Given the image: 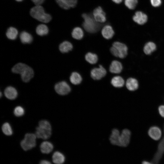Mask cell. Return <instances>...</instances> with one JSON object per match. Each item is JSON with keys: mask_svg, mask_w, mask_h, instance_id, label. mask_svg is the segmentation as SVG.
Here are the masks:
<instances>
[{"mask_svg": "<svg viewBox=\"0 0 164 164\" xmlns=\"http://www.w3.org/2000/svg\"><path fill=\"white\" fill-rule=\"evenodd\" d=\"M82 17L84 21L81 25L86 31L90 33H94L98 31L103 25L97 22L94 19L92 12L83 13Z\"/></svg>", "mask_w": 164, "mask_h": 164, "instance_id": "6da1fadb", "label": "cell"}, {"mask_svg": "<svg viewBox=\"0 0 164 164\" xmlns=\"http://www.w3.org/2000/svg\"><path fill=\"white\" fill-rule=\"evenodd\" d=\"M12 71L14 73L20 74L22 80L25 82L29 81L34 75L32 68L22 63L15 64L12 68Z\"/></svg>", "mask_w": 164, "mask_h": 164, "instance_id": "7a4b0ae2", "label": "cell"}, {"mask_svg": "<svg viewBox=\"0 0 164 164\" xmlns=\"http://www.w3.org/2000/svg\"><path fill=\"white\" fill-rule=\"evenodd\" d=\"M31 16L37 20L44 23L49 22L52 19L51 15L45 12L41 5H36L30 10Z\"/></svg>", "mask_w": 164, "mask_h": 164, "instance_id": "3957f363", "label": "cell"}, {"mask_svg": "<svg viewBox=\"0 0 164 164\" xmlns=\"http://www.w3.org/2000/svg\"><path fill=\"white\" fill-rule=\"evenodd\" d=\"M52 128L50 122L46 120H42L36 128L35 135L38 138L43 139L49 138L51 135Z\"/></svg>", "mask_w": 164, "mask_h": 164, "instance_id": "277c9868", "label": "cell"}, {"mask_svg": "<svg viewBox=\"0 0 164 164\" xmlns=\"http://www.w3.org/2000/svg\"><path fill=\"white\" fill-rule=\"evenodd\" d=\"M110 50L113 56L121 59L125 57L128 53L127 46L124 43L118 41L114 42Z\"/></svg>", "mask_w": 164, "mask_h": 164, "instance_id": "5b68a950", "label": "cell"}, {"mask_svg": "<svg viewBox=\"0 0 164 164\" xmlns=\"http://www.w3.org/2000/svg\"><path fill=\"white\" fill-rule=\"evenodd\" d=\"M36 136L35 134L28 133L25 134L24 138L20 142V145L24 151L34 148L36 145Z\"/></svg>", "mask_w": 164, "mask_h": 164, "instance_id": "8992f818", "label": "cell"}, {"mask_svg": "<svg viewBox=\"0 0 164 164\" xmlns=\"http://www.w3.org/2000/svg\"><path fill=\"white\" fill-rule=\"evenodd\" d=\"M92 14L94 19L97 22L102 23L106 22V13L101 6L95 8L92 12Z\"/></svg>", "mask_w": 164, "mask_h": 164, "instance_id": "52a82bcc", "label": "cell"}, {"mask_svg": "<svg viewBox=\"0 0 164 164\" xmlns=\"http://www.w3.org/2000/svg\"><path fill=\"white\" fill-rule=\"evenodd\" d=\"M131 133L128 129H123L120 133L118 146L126 147L129 145L131 139Z\"/></svg>", "mask_w": 164, "mask_h": 164, "instance_id": "ba28073f", "label": "cell"}, {"mask_svg": "<svg viewBox=\"0 0 164 164\" xmlns=\"http://www.w3.org/2000/svg\"><path fill=\"white\" fill-rule=\"evenodd\" d=\"M106 70L101 65H100L98 67L92 69L90 72L91 77L95 80H99L101 79L106 76Z\"/></svg>", "mask_w": 164, "mask_h": 164, "instance_id": "9c48e42d", "label": "cell"}, {"mask_svg": "<svg viewBox=\"0 0 164 164\" xmlns=\"http://www.w3.org/2000/svg\"><path fill=\"white\" fill-rule=\"evenodd\" d=\"M56 92L58 94L64 95L68 94L71 91L69 85L65 81H62L56 84L54 86Z\"/></svg>", "mask_w": 164, "mask_h": 164, "instance_id": "30bf717a", "label": "cell"}, {"mask_svg": "<svg viewBox=\"0 0 164 164\" xmlns=\"http://www.w3.org/2000/svg\"><path fill=\"white\" fill-rule=\"evenodd\" d=\"M148 134L151 138L155 141H158L161 138L162 133L159 127L154 126L151 127L149 128Z\"/></svg>", "mask_w": 164, "mask_h": 164, "instance_id": "8fae6325", "label": "cell"}, {"mask_svg": "<svg viewBox=\"0 0 164 164\" xmlns=\"http://www.w3.org/2000/svg\"><path fill=\"white\" fill-rule=\"evenodd\" d=\"M101 34L105 39H111L114 34V31L112 27L110 25H105L102 28Z\"/></svg>", "mask_w": 164, "mask_h": 164, "instance_id": "7c38bea8", "label": "cell"}, {"mask_svg": "<svg viewBox=\"0 0 164 164\" xmlns=\"http://www.w3.org/2000/svg\"><path fill=\"white\" fill-rule=\"evenodd\" d=\"M123 69L121 63L118 61H112L109 67L110 72L113 73L118 74L121 73Z\"/></svg>", "mask_w": 164, "mask_h": 164, "instance_id": "4fadbf2b", "label": "cell"}, {"mask_svg": "<svg viewBox=\"0 0 164 164\" xmlns=\"http://www.w3.org/2000/svg\"><path fill=\"white\" fill-rule=\"evenodd\" d=\"M125 85L128 90L131 91L136 90L139 87L138 81L136 78L133 77L128 78L126 80Z\"/></svg>", "mask_w": 164, "mask_h": 164, "instance_id": "5bb4252c", "label": "cell"}, {"mask_svg": "<svg viewBox=\"0 0 164 164\" xmlns=\"http://www.w3.org/2000/svg\"><path fill=\"white\" fill-rule=\"evenodd\" d=\"M147 19V15L140 11L136 12L133 17V20L135 22L141 25L145 23Z\"/></svg>", "mask_w": 164, "mask_h": 164, "instance_id": "9a60e30c", "label": "cell"}, {"mask_svg": "<svg viewBox=\"0 0 164 164\" xmlns=\"http://www.w3.org/2000/svg\"><path fill=\"white\" fill-rule=\"evenodd\" d=\"M4 94L8 99L10 100H14L17 97L18 92L12 86H8L5 90Z\"/></svg>", "mask_w": 164, "mask_h": 164, "instance_id": "2e32d148", "label": "cell"}, {"mask_svg": "<svg viewBox=\"0 0 164 164\" xmlns=\"http://www.w3.org/2000/svg\"><path fill=\"white\" fill-rule=\"evenodd\" d=\"M41 152L43 153L48 154L53 150V145L51 142L45 141L43 142L40 145Z\"/></svg>", "mask_w": 164, "mask_h": 164, "instance_id": "e0dca14e", "label": "cell"}, {"mask_svg": "<svg viewBox=\"0 0 164 164\" xmlns=\"http://www.w3.org/2000/svg\"><path fill=\"white\" fill-rule=\"evenodd\" d=\"M65 158L64 155L59 151H56L52 156V161L55 164H63L65 162Z\"/></svg>", "mask_w": 164, "mask_h": 164, "instance_id": "ac0fdd59", "label": "cell"}, {"mask_svg": "<svg viewBox=\"0 0 164 164\" xmlns=\"http://www.w3.org/2000/svg\"><path fill=\"white\" fill-rule=\"evenodd\" d=\"M156 49V46L153 42L149 41L144 45L143 50L144 53L147 55H149L154 52Z\"/></svg>", "mask_w": 164, "mask_h": 164, "instance_id": "d6986e66", "label": "cell"}, {"mask_svg": "<svg viewBox=\"0 0 164 164\" xmlns=\"http://www.w3.org/2000/svg\"><path fill=\"white\" fill-rule=\"evenodd\" d=\"M120 134V132L118 129L114 128L112 130L109 138L110 141L112 144L118 145Z\"/></svg>", "mask_w": 164, "mask_h": 164, "instance_id": "ffe728a7", "label": "cell"}, {"mask_svg": "<svg viewBox=\"0 0 164 164\" xmlns=\"http://www.w3.org/2000/svg\"><path fill=\"white\" fill-rule=\"evenodd\" d=\"M125 80L121 76H115L111 79V83L114 87L121 88L123 87L125 84Z\"/></svg>", "mask_w": 164, "mask_h": 164, "instance_id": "44dd1931", "label": "cell"}, {"mask_svg": "<svg viewBox=\"0 0 164 164\" xmlns=\"http://www.w3.org/2000/svg\"><path fill=\"white\" fill-rule=\"evenodd\" d=\"M72 37L77 40L82 39L84 36V32L82 29L80 27L77 26L74 27L71 32Z\"/></svg>", "mask_w": 164, "mask_h": 164, "instance_id": "7402d4cb", "label": "cell"}, {"mask_svg": "<svg viewBox=\"0 0 164 164\" xmlns=\"http://www.w3.org/2000/svg\"><path fill=\"white\" fill-rule=\"evenodd\" d=\"M73 48L72 44L68 41H64L59 45V49L60 51L62 53H67L71 51Z\"/></svg>", "mask_w": 164, "mask_h": 164, "instance_id": "603a6c76", "label": "cell"}, {"mask_svg": "<svg viewBox=\"0 0 164 164\" xmlns=\"http://www.w3.org/2000/svg\"><path fill=\"white\" fill-rule=\"evenodd\" d=\"M70 80L72 84L76 85L80 84L82 81V78L81 75L76 72H72L70 77Z\"/></svg>", "mask_w": 164, "mask_h": 164, "instance_id": "cb8c5ba5", "label": "cell"}, {"mask_svg": "<svg viewBox=\"0 0 164 164\" xmlns=\"http://www.w3.org/2000/svg\"><path fill=\"white\" fill-rule=\"evenodd\" d=\"M20 38L21 42L23 43H30L32 41L33 38L32 36L28 32L22 31L20 35Z\"/></svg>", "mask_w": 164, "mask_h": 164, "instance_id": "d4e9b609", "label": "cell"}, {"mask_svg": "<svg viewBox=\"0 0 164 164\" xmlns=\"http://www.w3.org/2000/svg\"><path fill=\"white\" fill-rule=\"evenodd\" d=\"M85 58L88 63L91 64L96 63L98 60V56L97 54L90 52L86 54Z\"/></svg>", "mask_w": 164, "mask_h": 164, "instance_id": "484cf974", "label": "cell"}, {"mask_svg": "<svg viewBox=\"0 0 164 164\" xmlns=\"http://www.w3.org/2000/svg\"><path fill=\"white\" fill-rule=\"evenodd\" d=\"M36 32L38 35L43 36L48 33L49 29L46 25L44 24H40L37 26Z\"/></svg>", "mask_w": 164, "mask_h": 164, "instance_id": "4316f807", "label": "cell"}, {"mask_svg": "<svg viewBox=\"0 0 164 164\" xmlns=\"http://www.w3.org/2000/svg\"><path fill=\"white\" fill-rule=\"evenodd\" d=\"M6 34L8 39L11 40H14L17 37L18 31L15 27H10L8 29Z\"/></svg>", "mask_w": 164, "mask_h": 164, "instance_id": "83f0119b", "label": "cell"}, {"mask_svg": "<svg viewBox=\"0 0 164 164\" xmlns=\"http://www.w3.org/2000/svg\"><path fill=\"white\" fill-rule=\"evenodd\" d=\"M2 129L4 134L6 135L10 136L13 133L12 128L8 122H5L3 124Z\"/></svg>", "mask_w": 164, "mask_h": 164, "instance_id": "f1b7e54d", "label": "cell"}, {"mask_svg": "<svg viewBox=\"0 0 164 164\" xmlns=\"http://www.w3.org/2000/svg\"><path fill=\"white\" fill-rule=\"evenodd\" d=\"M138 3L137 0H125V5L130 9H134Z\"/></svg>", "mask_w": 164, "mask_h": 164, "instance_id": "f546056e", "label": "cell"}, {"mask_svg": "<svg viewBox=\"0 0 164 164\" xmlns=\"http://www.w3.org/2000/svg\"><path fill=\"white\" fill-rule=\"evenodd\" d=\"M13 112L15 116L21 117L24 114L25 110L22 107L19 106H17L15 108Z\"/></svg>", "mask_w": 164, "mask_h": 164, "instance_id": "4dcf8cb0", "label": "cell"}, {"mask_svg": "<svg viewBox=\"0 0 164 164\" xmlns=\"http://www.w3.org/2000/svg\"><path fill=\"white\" fill-rule=\"evenodd\" d=\"M58 5L62 9L65 10H69L70 8L68 5L66 0H55Z\"/></svg>", "mask_w": 164, "mask_h": 164, "instance_id": "1f68e13d", "label": "cell"}, {"mask_svg": "<svg viewBox=\"0 0 164 164\" xmlns=\"http://www.w3.org/2000/svg\"><path fill=\"white\" fill-rule=\"evenodd\" d=\"M68 5L70 8L75 7L78 3V0H66Z\"/></svg>", "mask_w": 164, "mask_h": 164, "instance_id": "d6a6232c", "label": "cell"}, {"mask_svg": "<svg viewBox=\"0 0 164 164\" xmlns=\"http://www.w3.org/2000/svg\"><path fill=\"white\" fill-rule=\"evenodd\" d=\"M150 2L152 5L155 7L159 6L162 3L161 0H150Z\"/></svg>", "mask_w": 164, "mask_h": 164, "instance_id": "836d02e7", "label": "cell"}, {"mask_svg": "<svg viewBox=\"0 0 164 164\" xmlns=\"http://www.w3.org/2000/svg\"><path fill=\"white\" fill-rule=\"evenodd\" d=\"M158 112L161 117L164 118V105H161L158 108Z\"/></svg>", "mask_w": 164, "mask_h": 164, "instance_id": "e575fe53", "label": "cell"}, {"mask_svg": "<svg viewBox=\"0 0 164 164\" xmlns=\"http://www.w3.org/2000/svg\"><path fill=\"white\" fill-rule=\"evenodd\" d=\"M35 5H41L45 0H31Z\"/></svg>", "mask_w": 164, "mask_h": 164, "instance_id": "d590c367", "label": "cell"}, {"mask_svg": "<svg viewBox=\"0 0 164 164\" xmlns=\"http://www.w3.org/2000/svg\"><path fill=\"white\" fill-rule=\"evenodd\" d=\"M39 164H52V163L49 161L46 160H41Z\"/></svg>", "mask_w": 164, "mask_h": 164, "instance_id": "8d00e7d4", "label": "cell"}, {"mask_svg": "<svg viewBox=\"0 0 164 164\" xmlns=\"http://www.w3.org/2000/svg\"><path fill=\"white\" fill-rule=\"evenodd\" d=\"M141 164H154L151 161L144 160L141 162Z\"/></svg>", "mask_w": 164, "mask_h": 164, "instance_id": "74e56055", "label": "cell"}, {"mask_svg": "<svg viewBox=\"0 0 164 164\" xmlns=\"http://www.w3.org/2000/svg\"><path fill=\"white\" fill-rule=\"evenodd\" d=\"M114 3L116 4H119L121 3L123 0H111Z\"/></svg>", "mask_w": 164, "mask_h": 164, "instance_id": "f35d334b", "label": "cell"}, {"mask_svg": "<svg viewBox=\"0 0 164 164\" xmlns=\"http://www.w3.org/2000/svg\"><path fill=\"white\" fill-rule=\"evenodd\" d=\"M15 0L18 2H21L23 0Z\"/></svg>", "mask_w": 164, "mask_h": 164, "instance_id": "ab89813d", "label": "cell"}, {"mask_svg": "<svg viewBox=\"0 0 164 164\" xmlns=\"http://www.w3.org/2000/svg\"><path fill=\"white\" fill-rule=\"evenodd\" d=\"M2 93H1V92H0V97H1V96H2Z\"/></svg>", "mask_w": 164, "mask_h": 164, "instance_id": "60d3db41", "label": "cell"}]
</instances>
